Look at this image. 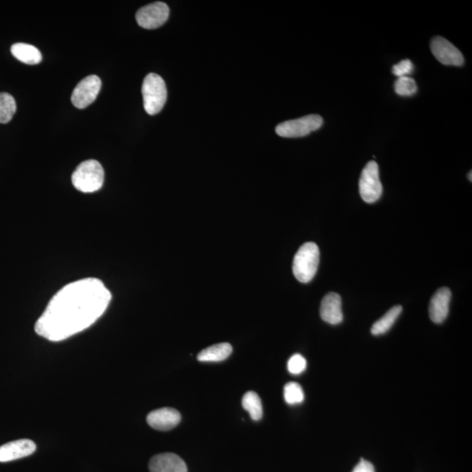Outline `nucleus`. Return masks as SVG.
Masks as SVG:
<instances>
[{
    "instance_id": "obj_18",
    "label": "nucleus",
    "mask_w": 472,
    "mask_h": 472,
    "mask_svg": "<svg viewBox=\"0 0 472 472\" xmlns=\"http://www.w3.org/2000/svg\"><path fill=\"white\" fill-rule=\"evenodd\" d=\"M243 409L248 411L249 415L254 421H259L263 417V410L262 401L259 395L253 391H248L243 395Z\"/></svg>"
},
{
    "instance_id": "obj_24",
    "label": "nucleus",
    "mask_w": 472,
    "mask_h": 472,
    "mask_svg": "<svg viewBox=\"0 0 472 472\" xmlns=\"http://www.w3.org/2000/svg\"><path fill=\"white\" fill-rule=\"evenodd\" d=\"M353 472H375V467L368 461L361 459V462L355 466Z\"/></svg>"
},
{
    "instance_id": "obj_25",
    "label": "nucleus",
    "mask_w": 472,
    "mask_h": 472,
    "mask_svg": "<svg viewBox=\"0 0 472 472\" xmlns=\"http://www.w3.org/2000/svg\"><path fill=\"white\" fill-rule=\"evenodd\" d=\"M468 177H469L470 181H471V172H470V175H468Z\"/></svg>"
},
{
    "instance_id": "obj_21",
    "label": "nucleus",
    "mask_w": 472,
    "mask_h": 472,
    "mask_svg": "<svg viewBox=\"0 0 472 472\" xmlns=\"http://www.w3.org/2000/svg\"><path fill=\"white\" fill-rule=\"evenodd\" d=\"M395 90L399 96H413L417 92V82H415L414 79L410 77H399L395 83Z\"/></svg>"
},
{
    "instance_id": "obj_23",
    "label": "nucleus",
    "mask_w": 472,
    "mask_h": 472,
    "mask_svg": "<svg viewBox=\"0 0 472 472\" xmlns=\"http://www.w3.org/2000/svg\"><path fill=\"white\" fill-rule=\"evenodd\" d=\"M414 70V65L410 60H403L401 62L393 66V74L398 77H407V75L412 73Z\"/></svg>"
},
{
    "instance_id": "obj_7",
    "label": "nucleus",
    "mask_w": 472,
    "mask_h": 472,
    "mask_svg": "<svg viewBox=\"0 0 472 472\" xmlns=\"http://www.w3.org/2000/svg\"><path fill=\"white\" fill-rule=\"evenodd\" d=\"M101 88V81L97 75H89L78 83L72 93L71 101L77 109H85L97 99Z\"/></svg>"
},
{
    "instance_id": "obj_9",
    "label": "nucleus",
    "mask_w": 472,
    "mask_h": 472,
    "mask_svg": "<svg viewBox=\"0 0 472 472\" xmlns=\"http://www.w3.org/2000/svg\"><path fill=\"white\" fill-rule=\"evenodd\" d=\"M432 54L438 62L449 66L463 65L464 59L462 53L454 45L443 37L433 38L430 43Z\"/></svg>"
},
{
    "instance_id": "obj_5",
    "label": "nucleus",
    "mask_w": 472,
    "mask_h": 472,
    "mask_svg": "<svg viewBox=\"0 0 472 472\" xmlns=\"http://www.w3.org/2000/svg\"><path fill=\"white\" fill-rule=\"evenodd\" d=\"M322 126L323 119L319 115H308L278 124L275 132L282 138H302L319 130Z\"/></svg>"
},
{
    "instance_id": "obj_1",
    "label": "nucleus",
    "mask_w": 472,
    "mask_h": 472,
    "mask_svg": "<svg viewBox=\"0 0 472 472\" xmlns=\"http://www.w3.org/2000/svg\"><path fill=\"white\" fill-rule=\"evenodd\" d=\"M111 293L97 278L69 283L49 302L35 330L49 341H62L92 326L103 316Z\"/></svg>"
},
{
    "instance_id": "obj_10",
    "label": "nucleus",
    "mask_w": 472,
    "mask_h": 472,
    "mask_svg": "<svg viewBox=\"0 0 472 472\" xmlns=\"http://www.w3.org/2000/svg\"><path fill=\"white\" fill-rule=\"evenodd\" d=\"M35 441L30 439H20L10 441L0 446V463L26 458L35 452Z\"/></svg>"
},
{
    "instance_id": "obj_20",
    "label": "nucleus",
    "mask_w": 472,
    "mask_h": 472,
    "mask_svg": "<svg viewBox=\"0 0 472 472\" xmlns=\"http://www.w3.org/2000/svg\"><path fill=\"white\" fill-rule=\"evenodd\" d=\"M285 402L290 405H296L304 402V394L303 388L297 383H289L285 386L283 390Z\"/></svg>"
},
{
    "instance_id": "obj_11",
    "label": "nucleus",
    "mask_w": 472,
    "mask_h": 472,
    "mask_svg": "<svg viewBox=\"0 0 472 472\" xmlns=\"http://www.w3.org/2000/svg\"><path fill=\"white\" fill-rule=\"evenodd\" d=\"M147 424L153 429L160 430V432H168L180 424L181 415L175 409L172 407H162L152 411L147 415Z\"/></svg>"
},
{
    "instance_id": "obj_19",
    "label": "nucleus",
    "mask_w": 472,
    "mask_h": 472,
    "mask_svg": "<svg viewBox=\"0 0 472 472\" xmlns=\"http://www.w3.org/2000/svg\"><path fill=\"white\" fill-rule=\"evenodd\" d=\"M17 111L16 101L9 93H0V124H7L12 120Z\"/></svg>"
},
{
    "instance_id": "obj_22",
    "label": "nucleus",
    "mask_w": 472,
    "mask_h": 472,
    "mask_svg": "<svg viewBox=\"0 0 472 472\" xmlns=\"http://www.w3.org/2000/svg\"><path fill=\"white\" fill-rule=\"evenodd\" d=\"M307 362L301 354H294L288 361V370L292 375H300L307 369Z\"/></svg>"
},
{
    "instance_id": "obj_8",
    "label": "nucleus",
    "mask_w": 472,
    "mask_h": 472,
    "mask_svg": "<svg viewBox=\"0 0 472 472\" xmlns=\"http://www.w3.org/2000/svg\"><path fill=\"white\" fill-rule=\"evenodd\" d=\"M169 14V7L165 3L155 2L139 9L136 14V20L143 28L155 29L168 21Z\"/></svg>"
},
{
    "instance_id": "obj_17",
    "label": "nucleus",
    "mask_w": 472,
    "mask_h": 472,
    "mask_svg": "<svg viewBox=\"0 0 472 472\" xmlns=\"http://www.w3.org/2000/svg\"><path fill=\"white\" fill-rule=\"evenodd\" d=\"M402 307L401 305H395L391 308L383 318L378 319L375 324H373L371 332L373 335L378 336L386 334L394 326L396 319L401 315Z\"/></svg>"
},
{
    "instance_id": "obj_4",
    "label": "nucleus",
    "mask_w": 472,
    "mask_h": 472,
    "mask_svg": "<svg viewBox=\"0 0 472 472\" xmlns=\"http://www.w3.org/2000/svg\"><path fill=\"white\" fill-rule=\"evenodd\" d=\"M142 94L146 111L150 116L160 113L168 99L163 78L155 73L147 75L143 82Z\"/></svg>"
},
{
    "instance_id": "obj_12",
    "label": "nucleus",
    "mask_w": 472,
    "mask_h": 472,
    "mask_svg": "<svg viewBox=\"0 0 472 472\" xmlns=\"http://www.w3.org/2000/svg\"><path fill=\"white\" fill-rule=\"evenodd\" d=\"M150 472H188L186 463L175 453H161L149 463Z\"/></svg>"
},
{
    "instance_id": "obj_3",
    "label": "nucleus",
    "mask_w": 472,
    "mask_h": 472,
    "mask_svg": "<svg viewBox=\"0 0 472 472\" xmlns=\"http://www.w3.org/2000/svg\"><path fill=\"white\" fill-rule=\"evenodd\" d=\"M319 264V248L314 243L302 245L293 260V274L298 281L303 283L311 282L318 271Z\"/></svg>"
},
{
    "instance_id": "obj_15",
    "label": "nucleus",
    "mask_w": 472,
    "mask_h": 472,
    "mask_svg": "<svg viewBox=\"0 0 472 472\" xmlns=\"http://www.w3.org/2000/svg\"><path fill=\"white\" fill-rule=\"evenodd\" d=\"M11 53L15 58L20 62L28 64V65H36L43 60V55L39 49L33 45L26 43L13 44L11 48Z\"/></svg>"
},
{
    "instance_id": "obj_16",
    "label": "nucleus",
    "mask_w": 472,
    "mask_h": 472,
    "mask_svg": "<svg viewBox=\"0 0 472 472\" xmlns=\"http://www.w3.org/2000/svg\"><path fill=\"white\" fill-rule=\"evenodd\" d=\"M232 351V346L229 343L216 344L202 351L197 358L201 362H220L228 358Z\"/></svg>"
},
{
    "instance_id": "obj_6",
    "label": "nucleus",
    "mask_w": 472,
    "mask_h": 472,
    "mask_svg": "<svg viewBox=\"0 0 472 472\" xmlns=\"http://www.w3.org/2000/svg\"><path fill=\"white\" fill-rule=\"evenodd\" d=\"M360 194L366 203H373L383 194V185L380 180L379 165L375 161H370L362 171L360 183Z\"/></svg>"
},
{
    "instance_id": "obj_14",
    "label": "nucleus",
    "mask_w": 472,
    "mask_h": 472,
    "mask_svg": "<svg viewBox=\"0 0 472 472\" xmlns=\"http://www.w3.org/2000/svg\"><path fill=\"white\" fill-rule=\"evenodd\" d=\"M320 316L324 322L339 324L342 322V301L337 293L330 292L321 302Z\"/></svg>"
},
{
    "instance_id": "obj_2",
    "label": "nucleus",
    "mask_w": 472,
    "mask_h": 472,
    "mask_svg": "<svg viewBox=\"0 0 472 472\" xmlns=\"http://www.w3.org/2000/svg\"><path fill=\"white\" fill-rule=\"evenodd\" d=\"M104 181V170L99 162L89 160L82 162L72 175V183L78 191L94 192L100 190Z\"/></svg>"
},
{
    "instance_id": "obj_13",
    "label": "nucleus",
    "mask_w": 472,
    "mask_h": 472,
    "mask_svg": "<svg viewBox=\"0 0 472 472\" xmlns=\"http://www.w3.org/2000/svg\"><path fill=\"white\" fill-rule=\"evenodd\" d=\"M451 300V292L446 287L438 290L434 294L429 303V317L434 323L441 324L446 319Z\"/></svg>"
}]
</instances>
